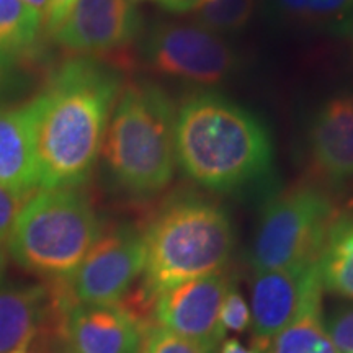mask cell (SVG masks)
<instances>
[{
	"instance_id": "6da1fadb",
	"label": "cell",
	"mask_w": 353,
	"mask_h": 353,
	"mask_svg": "<svg viewBox=\"0 0 353 353\" xmlns=\"http://www.w3.org/2000/svg\"><path fill=\"white\" fill-rule=\"evenodd\" d=\"M121 76L94 57L65 61L30 100L38 161V190L79 188L103 148Z\"/></svg>"
},
{
	"instance_id": "7a4b0ae2",
	"label": "cell",
	"mask_w": 353,
	"mask_h": 353,
	"mask_svg": "<svg viewBox=\"0 0 353 353\" xmlns=\"http://www.w3.org/2000/svg\"><path fill=\"white\" fill-rule=\"evenodd\" d=\"M175 157L192 182L224 195L267 187L275 169L270 130L216 92H196L176 110Z\"/></svg>"
},
{
	"instance_id": "3957f363",
	"label": "cell",
	"mask_w": 353,
	"mask_h": 353,
	"mask_svg": "<svg viewBox=\"0 0 353 353\" xmlns=\"http://www.w3.org/2000/svg\"><path fill=\"white\" fill-rule=\"evenodd\" d=\"M175 107L151 82L123 88L110 118L101 154L110 180L126 195L148 198L174 179Z\"/></svg>"
},
{
	"instance_id": "277c9868",
	"label": "cell",
	"mask_w": 353,
	"mask_h": 353,
	"mask_svg": "<svg viewBox=\"0 0 353 353\" xmlns=\"http://www.w3.org/2000/svg\"><path fill=\"white\" fill-rule=\"evenodd\" d=\"M143 236V286L152 296L183 281L218 275L236 244L228 211L196 195L172 198Z\"/></svg>"
},
{
	"instance_id": "5b68a950",
	"label": "cell",
	"mask_w": 353,
	"mask_h": 353,
	"mask_svg": "<svg viewBox=\"0 0 353 353\" xmlns=\"http://www.w3.org/2000/svg\"><path fill=\"white\" fill-rule=\"evenodd\" d=\"M100 236L99 216L77 188L38 190L20 210L7 245L21 268L56 283L72 276Z\"/></svg>"
},
{
	"instance_id": "8992f818",
	"label": "cell",
	"mask_w": 353,
	"mask_h": 353,
	"mask_svg": "<svg viewBox=\"0 0 353 353\" xmlns=\"http://www.w3.org/2000/svg\"><path fill=\"white\" fill-rule=\"evenodd\" d=\"M335 216L330 198L314 187L299 185L278 193L267 203L255 229L250 249L254 272L316 263Z\"/></svg>"
},
{
	"instance_id": "52a82bcc",
	"label": "cell",
	"mask_w": 353,
	"mask_h": 353,
	"mask_svg": "<svg viewBox=\"0 0 353 353\" xmlns=\"http://www.w3.org/2000/svg\"><path fill=\"white\" fill-rule=\"evenodd\" d=\"M141 51L154 72L198 85L224 82L239 68L231 44L195 21L154 23L144 34Z\"/></svg>"
},
{
	"instance_id": "ba28073f",
	"label": "cell",
	"mask_w": 353,
	"mask_h": 353,
	"mask_svg": "<svg viewBox=\"0 0 353 353\" xmlns=\"http://www.w3.org/2000/svg\"><path fill=\"white\" fill-rule=\"evenodd\" d=\"M144 236L138 229L121 226L101 236L65 281H59L70 304H117L143 275Z\"/></svg>"
},
{
	"instance_id": "9c48e42d",
	"label": "cell",
	"mask_w": 353,
	"mask_h": 353,
	"mask_svg": "<svg viewBox=\"0 0 353 353\" xmlns=\"http://www.w3.org/2000/svg\"><path fill=\"white\" fill-rule=\"evenodd\" d=\"M228 288V278L221 273L172 286L156 296L154 319L161 327L214 353L226 337L219 314Z\"/></svg>"
},
{
	"instance_id": "30bf717a",
	"label": "cell",
	"mask_w": 353,
	"mask_h": 353,
	"mask_svg": "<svg viewBox=\"0 0 353 353\" xmlns=\"http://www.w3.org/2000/svg\"><path fill=\"white\" fill-rule=\"evenodd\" d=\"M322 290L317 262L255 273L250 311L254 341L268 347L306 309L322 306Z\"/></svg>"
},
{
	"instance_id": "8fae6325",
	"label": "cell",
	"mask_w": 353,
	"mask_h": 353,
	"mask_svg": "<svg viewBox=\"0 0 353 353\" xmlns=\"http://www.w3.org/2000/svg\"><path fill=\"white\" fill-rule=\"evenodd\" d=\"M141 32L143 19L132 0H79L52 38L64 50L94 57L130 46Z\"/></svg>"
},
{
	"instance_id": "7c38bea8",
	"label": "cell",
	"mask_w": 353,
	"mask_h": 353,
	"mask_svg": "<svg viewBox=\"0 0 353 353\" xmlns=\"http://www.w3.org/2000/svg\"><path fill=\"white\" fill-rule=\"evenodd\" d=\"M63 329L72 353H138L148 330L121 303L72 304Z\"/></svg>"
},
{
	"instance_id": "4fadbf2b",
	"label": "cell",
	"mask_w": 353,
	"mask_h": 353,
	"mask_svg": "<svg viewBox=\"0 0 353 353\" xmlns=\"http://www.w3.org/2000/svg\"><path fill=\"white\" fill-rule=\"evenodd\" d=\"M311 167L330 187L353 182V94L342 92L317 108L307 132Z\"/></svg>"
},
{
	"instance_id": "5bb4252c",
	"label": "cell",
	"mask_w": 353,
	"mask_h": 353,
	"mask_svg": "<svg viewBox=\"0 0 353 353\" xmlns=\"http://www.w3.org/2000/svg\"><path fill=\"white\" fill-rule=\"evenodd\" d=\"M52 309H68L59 285H0V353L28 348Z\"/></svg>"
},
{
	"instance_id": "9a60e30c",
	"label": "cell",
	"mask_w": 353,
	"mask_h": 353,
	"mask_svg": "<svg viewBox=\"0 0 353 353\" xmlns=\"http://www.w3.org/2000/svg\"><path fill=\"white\" fill-rule=\"evenodd\" d=\"M0 187L21 196L38 192L32 105L0 110Z\"/></svg>"
},
{
	"instance_id": "2e32d148",
	"label": "cell",
	"mask_w": 353,
	"mask_h": 353,
	"mask_svg": "<svg viewBox=\"0 0 353 353\" xmlns=\"http://www.w3.org/2000/svg\"><path fill=\"white\" fill-rule=\"evenodd\" d=\"M263 13L290 28L345 33L353 21V0H265Z\"/></svg>"
},
{
	"instance_id": "e0dca14e",
	"label": "cell",
	"mask_w": 353,
	"mask_h": 353,
	"mask_svg": "<svg viewBox=\"0 0 353 353\" xmlns=\"http://www.w3.org/2000/svg\"><path fill=\"white\" fill-rule=\"evenodd\" d=\"M322 288L353 299V214L335 216L317 259Z\"/></svg>"
},
{
	"instance_id": "ac0fdd59",
	"label": "cell",
	"mask_w": 353,
	"mask_h": 353,
	"mask_svg": "<svg viewBox=\"0 0 353 353\" xmlns=\"http://www.w3.org/2000/svg\"><path fill=\"white\" fill-rule=\"evenodd\" d=\"M43 26V17L23 0H0V52L10 57L25 54Z\"/></svg>"
},
{
	"instance_id": "d6986e66",
	"label": "cell",
	"mask_w": 353,
	"mask_h": 353,
	"mask_svg": "<svg viewBox=\"0 0 353 353\" xmlns=\"http://www.w3.org/2000/svg\"><path fill=\"white\" fill-rule=\"evenodd\" d=\"M321 306L309 307L273 337L270 353H339L322 322Z\"/></svg>"
},
{
	"instance_id": "ffe728a7",
	"label": "cell",
	"mask_w": 353,
	"mask_h": 353,
	"mask_svg": "<svg viewBox=\"0 0 353 353\" xmlns=\"http://www.w3.org/2000/svg\"><path fill=\"white\" fill-rule=\"evenodd\" d=\"M255 0H210L195 10V23L219 37L232 34L249 25Z\"/></svg>"
},
{
	"instance_id": "44dd1931",
	"label": "cell",
	"mask_w": 353,
	"mask_h": 353,
	"mask_svg": "<svg viewBox=\"0 0 353 353\" xmlns=\"http://www.w3.org/2000/svg\"><path fill=\"white\" fill-rule=\"evenodd\" d=\"M143 353H208L196 343L180 337L161 325H151L143 339Z\"/></svg>"
},
{
	"instance_id": "7402d4cb",
	"label": "cell",
	"mask_w": 353,
	"mask_h": 353,
	"mask_svg": "<svg viewBox=\"0 0 353 353\" xmlns=\"http://www.w3.org/2000/svg\"><path fill=\"white\" fill-rule=\"evenodd\" d=\"M221 327L224 332H245L252 324V314H250L249 304L242 296V293L236 286L229 285L224 294L223 306H221Z\"/></svg>"
},
{
	"instance_id": "603a6c76",
	"label": "cell",
	"mask_w": 353,
	"mask_h": 353,
	"mask_svg": "<svg viewBox=\"0 0 353 353\" xmlns=\"http://www.w3.org/2000/svg\"><path fill=\"white\" fill-rule=\"evenodd\" d=\"M324 329L339 353H353V306L335 309L327 319H322Z\"/></svg>"
},
{
	"instance_id": "cb8c5ba5",
	"label": "cell",
	"mask_w": 353,
	"mask_h": 353,
	"mask_svg": "<svg viewBox=\"0 0 353 353\" xmlns=\"http://www.w3.org/2000/svg\"><path fill=\"white\" fill-rule=\"evenodd\" d=\"M30 196H21L0 187V244L7 242L17 216Z\"/></svg>"
},
{
	"instance_id": "d4e9b609",
	"label": "cell",
	"mask_w": 353,
	"mask_h": 353,
	"mask_svg": "<svg viewBox=\"0 0 353 353\" xmlns=\"http://www.w3.org/2000/svg\"><path fill=\"white\" fill-rule=\"evenodd\" d=\"M79 0H50L48 2V10L44 15V28L52 34L59 28L61 23L68 19V15L72 10Z\"/></svg>"
},
{
	"instance_id": "484cf974",
	"label": "cell",
	"mask_w": 353,
	"mask_h": 353,
	"mask_svg": "<svg viewBox=\"0 0 353 353\" xmlns=\"http://www.w3.org/2000/svg\"><path fill=\"white\" fill-rule=\"evenodd\" d=\"M132 2H154L170 13L195 12L201 6V0H132Z\"/></svg>"
},
{
	"instance_id": "4316f807",
	"label": "cell",
	"mask_w": 353,
	"mask_h": 353,
	"mask_svg": "<svg viewBox=\"0 0 353 353\" xmlns=\"http://www.w3.org/2000/svg\"><path fill=\"white\" fill-rule=\"evenodd\" d=\"M265 348L267 347L255 341L254 345L247 347L242 342L237 341V339H224V341L221 342L219 353H263Z\"/></svg>"
},
{
	"instance_id": "83f0119b",
	"label": "cell",
	"mask_w": 353,
	"mask_h": 353,
	"mask_svg": "<svg viewBox=\"0 0 353 353\" xmlns=\"http://www.w3.org/2000/svg\"><path fill=\"white\" fill-rule=\"evenodd\" d=\"M12 64H13V57L0 52V88H2L3 83H6L8 74H10Z\"/></svg>"
},
{
	"instance_id": "f1b7e54d",
	"label": "cell",
	"mask_w": 353,
	"mask_h": 353,
	"mask_svg": "<svg viewBox=\"0 0 353 353\" xmlns=\"http://www.w3.org/2000/svg\"><path fill=\"white\" fill-rule=\"evenodd\" d=\"M23 2L28 7H32L34 12H38L44 20V15H46V10H48V2H50V0H23Z\"/></svg>"
},
{
	"instance_id": "f546056e",
	"label": "cell",
	"mask_w": 353,
	"mask_h": 353,
	"mask_svg": "<svg viewBox=\"0 0 353 353\" xmlns=\"http://www.w3.org/2000/svg\"><path fill=\"white\" fill-rule=\"evenodd\" d=\"M10 353H26V348H20V350H15V352H10Z\"/></svg>"
},
{
	"instance_id": "4dcf8cb0",
	"label": "cell",
	"mask_w": 353,
	"mask_h": 353,
	"mask_svg": "<svg viewBox=\"0 0 353 353\" xmlns=\"http://www.w3.org/2000/svg\"><path fill=\"white\" fill-rule=\"evenodd\" d=\"M352 34H353V21H352Z\"/></svg>"
},
{
	"instance_id": "1f68e13d",
	"label": "cell",
	"mask_w": 353,
	"mask_h": 353,
	"mask_svg": "<svg viewBox=\"0 0 353 353\" xmlns=\"http://www.w3.org/2000/svg\"><path fill=\"white\" fill-rule=\"evenodd\" d=\"M201 2H203V0H201ZM206 2H210V0H206Z\"/></svg>"
}]
</instances>
